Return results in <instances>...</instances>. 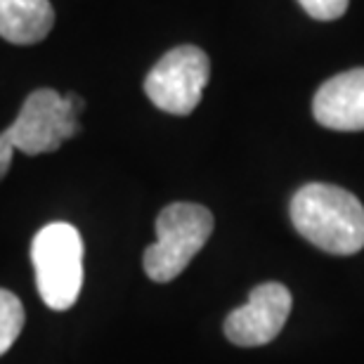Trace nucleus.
I'll use <instances>...</instances> for the list:
<instances>
[{
  "label": "nucleus",
  "instance_id": "1",
  "mask_svg": "<svg viewBox=\"0 0 364 364\" xmlns=\"http://www.w3.org/2000/svg\"><path fill=\"white\" fill-rule=\"evenodd\" d=\"M291 223L303 239L331 256L364 249V206L343 187L310 182L291 199Z\"/></svg>",
  "mask_w": 364,
  "mask_h": 364
},
{
  "label": "nucleus",
  "instance_id": "2",
  "mask_svg": "<svg viewBox=\"0 0 364 364\" xmlns=\"http://www.w3.org/2000/svg\"><path fill=\"white\" fill-rule=\"evenodd\" d=\"M36 287L50 310H69L83 289V239L69 223L46 225L31 242Z\"/></svg>",
  "mask_w": 364,
  "mask_h": 364
},
{
  "label": "nucleus",
  "instance_id": "3",
  "mask_svg": "<svg viewBox=\"0 0 364 364\" xmlns=\"http://www.w3.org/2000/svg\"><path fill=\"white\" fill-rule=\"evenodd\" d=\"M213 235V213L199 203L178 201L156 218V242L144 251V272L151 282H173Z\"/></svg>",
  "mask_w": 364,
  "mask_h": 364
},
{
  "label": "nucleus",
  "instance_id": "4",
  "mask_svg": "<svg viewBox=\"0 0 364 364\" xmlns=\"http://www.w3.org/2000/svg\"><path fill=\"white\" fill-rule=\"evenodd\" d=\"M83 109V100L78 95H60L50 88L33 90L21 105L12 126L3 133L14 151H24L28 156L57 151L62 142L71 140L81 126L78 114Z\"/></svg>",
  "mask_w": 364,
  "mask_h": 364
},
{
  "label": "nucleus",
  "instance_id": "5",
  "mask_svg": "<svg viewBox=\"0 0 364 364\" xmlns=\"http://www.w3.org/2000/svg\"><path fill=\"white\" fill-rule=\"evenodd\" d=\"M210 62L196 46H180L166 53L144 78V92L151 105L166 114L187 116L201 102L208 85Z\"/></svg>",
  "mask_w": 364,
  "mask_h": 364
},
{
  "label": "nucleus",
  "instance_id": "6",
  "mask_svg": "<svg viewBox=\"0 0 364 364\" xmlns=\"http://www.w3.org/2000/svg\"><path fill=\"white\" fill-rule=\"evenodd\" d=\"M291 305L294 301L284 284H258L249 301L232 310L225 319V336L239 348L267 346L282 333L291 315Z\"/></svg>",
  "mask_w": 364,
  "mask_h": 364
},
{
  "label": "nucleus",
  "instance_id": "7",
  "mask_svg": "<svg viewBox=\"0 0 364 364\" xmlns=\"http://www.w3.org/2000/svg\"><path fill=\"white\" fill-rule=\"evenodd\" d=\"M319 126L341 133L364 130V67L343 71L319 85L312 100Z\"/></svg>",
  "mask_w": 364,
  "mask_h": 364
},
{
  "label": "nucleus",
  "instance_id": "8",
  "mask_svg": "<svg viewBox=\"0 0 364 364\" xmlns=\"http://www.w3.org/2000/svg\"><path fill=\"white\" fill-rule=\"evenodd\" d=\"M55 26L50 0H0V38L14 46L41 43Z\"/></svg>",
  "mask_w": 364,
  "mask_h": 364
},
{
  "label": "nucleus",
  "instance_id": "9",
  "mask_svg": "<svg viewBox=\"0 0 364 364\" xmlns=\"http://www.w3.org/2000/svg\"><path fill=\"white\" fill-rule=\"evenodd\" d=\"M24 326V308L12 291L0 289V355H5L19 338Z\"/></svg>",
  "mask_w": 364,
  "mask_h": 364
},
{
  "label": "nucleus",
  "instance_id": "10",
  "mask_svg": "<svg viewBox=\"0 0 364 364\" xmlns=\"http://www.w3.org/2000/svg\"><path fill=\"white\" fill-rule=\"evenodd\" d=\"M298 3L312 19L319 21H333L343 17L348 10V0H298Z\"/></svg>",
  "mask_w": 364,
  "mask_h": 364
},
{
  "label": "nucleus",
  "instance_id": "11",
  "mask_svg": "<svg viewBox=\"0 0 364 364\" xmlns=\"http://www.w3.org/2000/svg\"><path fill=\"white\" fill-rule=\"evenodd\" d=\"M12 154H14V149L10 147V142H7L3 135H0V180H3L7 176V171H10Z\"/></svg>",
  "mask_w": 364,
  "mask_h": 364
}]
</instances>
